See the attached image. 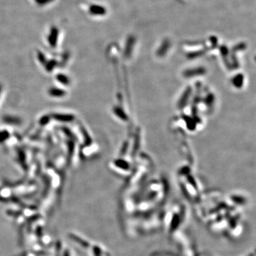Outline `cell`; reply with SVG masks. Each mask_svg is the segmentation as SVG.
<instances>
[{
	"label": "cell",
	"instance_id": "6da1fadb",
	"mask_svg": "<svg viewBox=\"0 0 256 256\" xmlns=\"http://www.w3.org/2000/svg\"><path fill=\"white\" fill-rule=\"evenodd\" d=\"M182 1H183V0H182Z\"/></svg>",
	"mask_w": 256,
	"mask_h": 256
}]
</instances>
